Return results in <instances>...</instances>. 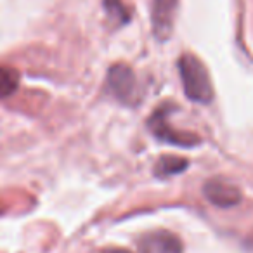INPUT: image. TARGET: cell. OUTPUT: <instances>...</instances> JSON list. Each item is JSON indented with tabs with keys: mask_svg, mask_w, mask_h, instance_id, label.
Returning a JSON list of instances; mask_svg holds the SVG:
<instances>
[{
	"mask_svg": "<svg viewBox=\"0 0 253 253\" xmlns=\"http://www.w3.org/2000/svg\"><path fill=\"white\" fill-rule=\"evenodd\" d=\"M179 0H153V32L160 40H167L173 28V19Z\"/></svg>",
	"mask_w": 253,
	"mask_h": 253,
	"instance_id": "cell-5",
	"label": "cell"
},
{
	"mask_svg": "<svg viewBox=\"0 0 253 253\" xmlns=\"http://www.w3.org/2000/svg\"><path fill=\"white\" fill-rule=\"evenodd\" d=\"M141 253H180L182 245L175 234L169 231H156L142 236L139 241Z\"/></svg>",
	"mask_w": 253,
	"mask_h": 253,
	"instance_id": "cell-6",
	"label": "cell"
},
{
	"mask_svg": "<svg viewBox=\"0 0 253 253\" xmlns=\"http://www.w3.org/2000/svg\"><path fill=\"white\" fill-rule=\"evenodd\" d=\"M109 94L120 102L125 104H135V95H137V80H135L134 71L125 64H115L109 68L108 78H106Z\"/></svg>",
	"mask_w": 253,
	"mask_h": 253,
	"instance_id": "cell-2",
	"label": "cell"
},
{
	"mask_svg": "<svg viewBox=\"0 0 253 253\" xmlns=\"http://www.w3.org/2000/svg\"><path fill=\"white\" fill-rule=\"evenodd\" d=\"M19 73L14 68L0 66V99H5L18 90Z\"/></svg>",
	"mask_w": 253,
	"mask_h": 253,
	"instance_id": "cell-8",
	"label": "cell"
},
{
	"mask_svg": "<svg viewBox=\"0 0 253 253\" xmlns=\"http://www.w3.org/2000/svg\"><path fill=\"white\" fill-rule=\"evenodd\" d=\"M102 253H130V252H128V250H123V248H108Z\"/></svg>",
	"mask_w": 253,
	"mask_h": 253,
	"instance_id": "cell-10",
	"label": "cell"
},
{
	"mask_svg": "<svg viewBox=\"0 0 253 253\" xmlns=\"http://www.w3.org/2000/svg\"><path fill=\"white\" fill-rule=\"evenodd\" d=\"M104 9L108 11V14L111 16V18L116 19L118 25H123V23H126L130 19L128 11L125 9L122 0H104Z\"/></svg>",
	"mask_w": 253,
	"mask_h": 253,
	"instance_id": "cell-9",
	"label": "cell"
},
{
	"mask_svg": "<svg viewBox=\"0 0 253 253\" xmlns=\"http://www.w3.org/2000/svg\"><path fill=\"white\" fill-rule=\"evenodd\" d=\"M179 73L186 95L194 102L208 104L213 99V88L205 64L193 54H184L179 59Z\"/></svg>",
	"mask_w": 253,
	"mask_h": 253,
	"instance_id": "cell-1",
	"label": "cell"
},
{
	"mask_svg": "<svg viewBox=\"0 0 253 253\" xmlns=\"http://www.w3.org/2000/svg\"><path fill=\"white\" fill-rule=\"evenodd\" d=\"M187 169V160L179 158V156H163L160 162L156 163L155 173L158 177H170L180 173Z\"/></svg>",
	"mask_w": 253,
	"mask_h": 253,
	"instance_id": "cell-7",
	"label": "cell"
},
{
	"mask_svg": "<svg viewBox=\"0 0 253 253\" xmlns=\"http://www.w3.org/2000/svg\"><path fill=\"white\" fill-rule=\"evenodd\" d=\"M203 194L211 205L220 208H231L241 201V191L231 182L211 179L203 186Z\"/></svg>",
	"mask_w": 253,
	"mask_h": 253,
	"instance_id": "cell-4",
	"label": "cell"
},
{
	"mask_svg": "<svg viewBox=\"0 0 253 253\" xmlns=\"http://www.w3.org/2000/svg\"><path fill=\"white\" fill-rule=\"evenodd\" d=\"M169 109L167 108H160L155 115L149 118V130L160 139V141L170 142V144L175 146H194L200 142V139L193 134H186V132H177L173 130L172 126L169 125Z\"/></svg>",
	"mask_w": 253,
	"mask_h": 253,
	"instance_id": "cell-3",
	"label": "cell"
}]
</instances>
